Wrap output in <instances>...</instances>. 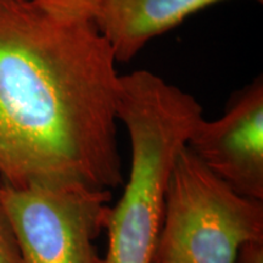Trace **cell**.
I'll return each mask as SVG.
<instances>
[{"label": "cell", "instance_id": "obj_1", "mask_svg": "<svg viewBox=\"0 0 263 263\" xmlns=\"http://www.w3.org/2000/svg\"><path fill=\"white\" fill-rule=\"evenodd\" d=\"M116 62L94 18L0 0V183L123 184Z\"/></svg>", "mask_w": 263, "mask_h": 263}, {"label": "cell", "instance_id": "obj_2", "mask_svg": "<svg viewBox=\"0 0 263 263\" xmlns=\"http://www.w3.org/2000/svg\"><path fill=\"white\" fill-rule=\"evenodd\" d=\"M117 120L130 141V171L111 206L104 263H153L171 171L203 110L192 94L153 72L120 76Z\"/></svg>", "mask_w": 263, "mask_h": 263}, {"label": "cell", "instance_id": "obj_3", "mask_svg": "<svg viewBox=\"0 0 263 263\" xmlns=\"http://www.w3.org/2000/svg\"><path fill=\"white\" fill-rule=\"evenodd\" d=\"M263 241V203L234 192L185 146L171 171L153 263H234Z\"/></svg>", "mask_w": 263, "mask_h": 263}, {"label": "cell", "instance_id": "obj_4", "mask_svg": "<svg viewBox=\"0 0 263 263\" xmlns=\"http://www.w3.org/2000/svg\"><path fill=\"white\" fill-rule=\"evenodd\" d=\"M111 195L78 184L0 183L21 263H104L95 241L106 229Z\"/></svg>", "mask_w": 263, "mask_h": 263}, {"label": "cell", "instance_id": "obj_5", "mask_svg": "<svg viewBox=\"0 0 263 263\" xmlns=\"http://www.w3.org/2000/svg\"><path fill=\"white\" fill-rule=\"evenodd\" d=\"M186 146L234 192L262 201L263 78L233 97L222 117H203Z\"/></svg>", "mask_w": 263, "mask_h": 263}, {"label": "cell", "instance_id": "obj_6", "mask_svg": "<svg viewBox=\"0 0 263 263\" xmlns=\"http://www.w3.org/2000/svg\"><path fill=\"white\" fill-rule=\"evenodd\" d=\"M222 0H99L94 22L116 61H129L157 35ZM262 2V0H257Z\"/></svg>", "mask_w": 263, "mask_h": 263}, {"label": "cell", "instance_id": "obj_7", "mask_svg": "<svg viewBox=\"0 0 263 263\" xmlns=\"http://www.w3.org/2000/svg\"><path fill=\"white\" fill-rule=\"evenodd\" d=\"M0 263H21L14 232L0 205Z\"/></svg>", "mask_w": 263, "mask_h": 263}, {"label": "cell", "instance_id": "obj_8", "mask_svg": "<svg viewBox=\"0 0 263 263\" xmlns=\"http://www.w3.org/2000/svg\"><path fill=\"white\" fill-rule=\"evenodd\" d=\"M34 2L94 18L99 0H34Z\"/></svg>", "mask_w": 263, "mask_h": 263}, {"label": "cell", "instance_id": "obj_9", "mask_svg": "<svg viewBox=\"0 0 263 263\" xmlns=\"http://www.w3.org/2000/svg\"><path fill=\"white\" fill-rule=\"evenodd\" d=\"M234 263H263V241H252L241 246Z\"/></svg>", "mask_w": 263, "mask_h": 263}]
</instances>
